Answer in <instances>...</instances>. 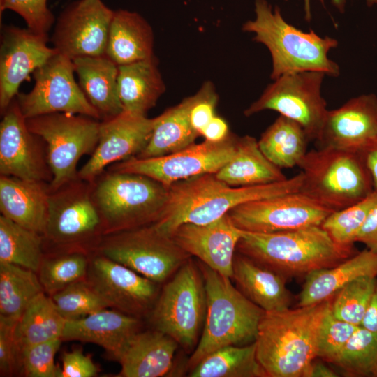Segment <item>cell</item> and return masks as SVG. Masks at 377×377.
<instances>
[{
  "mask_svg": "<svg viewBox=\"0 0 377 377\" xmlns=\"http://www.w3.org/2000/svg\"><path fill=\"white\" fill-rule=\"evenodd\" d=\"M360 152L371 175L374 191L377 192V140Z\"/></svg>",
  "mask_w": 377,
  "mask_h": 377,
  "instance_id": "816d5d0a",
  "label": "cell"
},
{
  "mask_svg": "<svg viewBox=\"0 0 377 377\" xmlns=\"http://www.w3.org/2000/svg\"><path fill=\"white\" fill-rule=\"evenodd\" d=\"M377 278L363 276L341 288L333 297L331 310L339 319L360 326Z\"/></svg>",
  "mask_w": 377,
  "mask_h": 377,
  "instance_id": "b9f144b4",
  "label": "cell"
},
{
  "mask_svg": "<svg viewBox=\"0 0 377 377\" xmlns=\"http://www.w3.org/2000/svg\"><path fill=\"white\" fill-rule=\"evenodd\" d=\"M191 377H267L256 357L255 342L212 352L190 371Z\"/></svg>",
  "mask_w": 377,
  "mask_h": 377,
  "instance_id": "e575fe53",
  "label": "cell"
},
{
  "mask_svg": "<svg viewBox=\"0 0 377 377\" xmlns=\"http://www.w3.org/2000/svg\"><path fill=\"white\" fill-rule=\"evenodd\" d=\"M375 377H377V371H376V376H375Z\"/></svg>",
  "mask_w": 377,
  "mask_h": 377,
  "instance_id": "9f6ffc18",
  "label": "cell"
},
{
  "mask_svg": "<svg viewBox=\"0 0 377 377\" xmlns=\"http://www.w3.org/2000/svg\"><path fill=\"white\" fill-rule=\"evenodd\" d=\"M66 320L45 292L35 297L18 319L15 336L22 351L37 343L61 339Z\"/></svg>",
  "mask_w": 377,
  "mask_h": 377,
  "instance_id": "836d02e7",
  "label": "cell"
},
{
  "mask_svg": "<svg viewBox=\"0 0 377 377\" xmlns=\"http://www.w3.org/2000/svg\"><path fill=\"white\" fill-rule=\"evenodd\" d=\"M239 252L285 278L331 268L357 252L336 243L320 226L260 233L241 230Z\"/></svg>",
  "mask_w": 377,
  "mask_h": 377,
  "instance_id": "3957f363",
  "label": "cell"
},
{
  "mask_svg": "<svg viewBox=\"0 0 377 377\" xmlns=\"http://www.w3.org/2000/svg\"><path fill=\"white\" fill-rule=\"evenodd\" d=\"M255 13L256 17L246 22L242 30L253 33V40L269 50L272 80L302 71H320L334 77L339 75V66L328 57L338 45L336 39L295 27L283 19L279 7L273 10L266 0H256Z\"/></svg>",
  "mask_w": 377,
  "mask_h": 377,
  "instance_id": "277c9868",
  "label": "cell"
},
{
  "mask_svg": "<svg viewBox=\"0 0 377 377\" xmlns=\"http://www.w3.org/2000/svg\"><path fill=\"white\" fill-rule=\"evenodd\" d=\"M377 205V192L342 209L330 213L320 226L338 244L353 246L355 237L370 211Z\"/></svg>",
  "mask_w": 377,
  "mask_h": 377,
  "instance_id": "ab89813d",
  "label": "cell"
},
{
  "mask_svg": "<svg viewBox=\"0 0 377 377\" xmlns=\"http://www.w3.org/2000/svg\"><path fill=\"white\" fill-rule=\"evenodd\" d=\"M338 375L324 363L314 360L306 368L303 377H337Z\"/></svg>",
  "mask_w": 377,
  "mask_h": 377,
  "instance_id": "db71d44e",
  "label": "cell"
},
{
  "mask_svg": "<svg viewBox=\"0 0 377 377\" xmlns=\"http://www.w3.org/2000/svg\"><path fill=\"white\" fill-rule=\"evenodd\" d=\"M179 346L168 334L153 329L137 332L117 361L121 377H161L170 373Z\"/></svg>",
  "mask_w": 377,
  "mask_h": 377,
  "instance_id": "cb8c5ba5",
  "label": "cell"
},
{
  "mask_svg": "<svg viewBox=\"0 0 377 377\" xmlns=\"http://www.w3.org/2000/svg\"><path fill=\"white\" fill-rule=\"evenodd\" d=\"M360 326L377 334V280Z\"/></svg>",
  "mask_w": 377,
  "mask_h": 377,
  "instance_id": "f5cc1de1",
  "label": "cell"
},
{
  "mask_svg": "<svg viewBox=\"0 0 377 377\" xmlns=\"http://www.w3.org/2000/svg\"><path fill=\"white\" fill-rule=\"evenodd\" d=\"M50 184L1 175V215L43 235L48 211Z\"/></svg>",
  "mask_w": 377,
  "mask_h": 377,
  "instance_id": "d4e9b609",
  "label": "cell"
},
{
  "mask_svg": "<svg viewBox=\"0 0 377 377\" xmlns=\"http://www.w3.org/2000/svg\"><path fill=\"white\" fill-rule=\"evenodd\" d=\"M198 264L205 281L207 311L200 340L186 363L190 371L219 348L254 342L265 312L234 286L230 278L200 261Z\"/></svg>",
  "mask_w": 377,
  "mask_h": 377,
  "instance_id": "5b68a950",
  "label": "cell"
},
{
  "mask_svg": "<svg viewBox=\"0 0 377 377\" xmlns=\"http://www.w3.org/2000/svg\"><path fill=\"white\" fill-rule=\"evenodd\" d=\"M154 37L147 21L136 12L114 10L105 55L118 66L148 59L154 55Z\"/></svg>",
  "mask_w": 377,
  "mask_h": 377,
  "instance_id": "83f0119b",
  "label": "cell"
},
{
  "mask_svg": "<svg viewBox=\"0 0 377 377\" xmlns=\"http://www.w3.org/2000/svg\"><path fill=\"white\" fill-rule=\"evenodd\" d=\"M348 376H374L377 371V334L359 326L330 362Z\"/></svg>",
  "mask_w": 377,
  "mask_h": 377,
  "instance_id": "f35d334b",
  "label": "cell"
},
{
  "mask_svg": "<svg viewBox=\"0 0 377 377\" xmlns=\"http://www.w3.org/2000/svg\"><path fill=\"white\" fill-rule=\"evenodd\" d=\"M363 276L377 278V252L368 249L336 266L306 275L297 306L312 305L333 298L344 286Z\"/></svg>",
  "mask_w": 377,
  "mask_h": 377,
  "instance_id": "4316f807",
  "label": "cell"
},
{
  "mask_svg": "<svg viewBox=\"0 0 377 377\" xmlns=\"http://www.w3.org/2000/svg\"><path fill=\"white\" fill-rule=\"evenodd\" d=\"M231 279L246 298L265 311L284 310L291 304L284 276L237 251Z\"/></svg>",
  "mask_w": 377,
  "mask_h": 377,
  "instance_id": "484cf974",
  "label": "cell"
},
{
  "mask_svg": "<svg viewBox=\"0 0 377 377\" xmlns=\"http://www.w3.org/2000/svg\"><path fill=\"white\" fill-rule=\"evenodd\" d=\"M18 320L0 315V374H21V351L15 336Z\"/></svg>",
  "mask_w": 377,
  "mask_h": 377,
  "instance_id": "bcb514c9",
  "label": "cell"
},
{
  "mask_svg": "<svg viewBox=\"0 0 377 377\" xmlns=\"http://www.w3.org/2000/svg\"><path fill=\"white\" fill-rule=\"evenodd\" d=\"M355 242H361L369 250L377 252V205L367 215L355 237Z\"/></svg>",
  "mask_w": 377,
  "mask_h": 377,
  "instance_id": "681fc988",
  "label": "cell"
},
{
  "mask_svg": "<svg viewBox=\"0 0 377 377\" xmlns=\"http://www.w3.org/2000/svg\"><path fill=\"white\" fill-rule=\"evenodd\" d=\"M47 34L15 26L3 27L0 46V109L1 113L19 93L31 73L58 52L47 45Z\"/></svg>",
  "mask_w": 377,
  "mask_h": 377,
  "instance_id": "d6986e66",
  "label": "cell"
},
{
  "mask_svg": "<svg viewBox=\"0 0 377 377\" xmlns=\"http://www.w3.org/2000/svg\"><path fill=\"white\" fill-rule=\"evenodd\" d=\"M0 124V173L27 180L50 183L45 144L27 127L15 98L1 113Z\"/></svg>",
  "mask_w": 377,
  "mask_h": 377,
  "instance_id": "ac0fdd59",
  "label": "cell"
},
{
  "mask_svg": "<svg viewBox=\"0 0 377 377\" xmlns=\"http://www.w3.org/2000/svg\"><path fill=\"white\" fill-rule=\"evenodd\" d=\"M207 311L205 281L198 263L190 258L166 281L149 317L153 328L173 339L184 350L195 348Z\"/></svg>",
  "mask_w": 377,
  "mask_h": 377,
  "instance_id": "9c48e42d",
  "label": "cell"
},
{
  "mask_svg": "<svg viewBox=\"0 0 377 377\" xmlns=\"http://www.w3.org/2000/svg\"><path fill=\"white\" fill-rule=\"evenodd\" d=\"M103 236L91 196V184L77 179L50 190L43 247L50 253H93Z\"/></svg>",
  "mask_w": 377,
  "mask_h": 377,
  "instance_id": "ba28073f",
  "label": "cell"
},
{
  "mask_svg": "<svg viewBox=\"0 0 377 377\" xmlns=\"http://www.w3.org/2000/svg\"><path fill=\"white\" fill-rule=\"evenodd\" d=\"M193 96L187 97L177 105L155 117L151 138L138 158L167 155L195 143L200 134L191 121Z\"/></svg>",
  "mask_w": 377,
  "mask_h": 377,
  "instance_id": "1f68e13d",
  "label": "cell"
},
{
  "mask_svg": "<svg viewBox=\"0 0 377 377\" xmlns=\"http://www.w3.org/2000/svg\"><path fill=\"white\" fill-rule=\"evenodd\" d=\"M142 324L140 318L106 308L66 320L61 340L95 343L117 361L129 340L141 330Z\"/></svg>",
  "mask_w": 377,
  "mask_h": 377,
  "instance_id": "603a6c76",
  "label": "cell"
},
{
  "mask_svg": "<svg viewBox=\"0 0 377 377\" xmlns=\"http://www.w3.org/2000/svg\"><path fill=\"white\" fill-rule=\"evenodd\" d=\"M193 96L191 110V121L193 128L200 134L202 129L215 116L218 102L216 89L211 82H206Z\"/></svg>",
  "mask_w": 377,
  "mask_h": 377,
  "instance_id": "7dc6e473",
  "label": "cell"
},
{
  "mask_svg": "<svg viewBox=\"0 0 377 377\" xmlns=\"http://www.w3.org/2000/svg\"><path fill=\"white\" fill-rule=\"evenodd\" d=\"M302 173L285 180L256 186H231L215 174L198 175L167 186L163 209L151 225L171 237L182 224H206L248 202L300 191Z\"/></svg>",
  "mask_w": 377,
  "mask_h": 377,
  "instance_id": "6da1fadb",
  "label": "cell"
},
{
  "mask_svg": "<svg viewBox=\"0 0 377 377\" xmlns=\"http://www.w3.org/2000/svg\"><path fill=\"white\" fill-rule=\"evenodd\" d=\"M230 133L226 121L216 115L201 131V135L205 138V140L211 142L221 141Z\"/></svg>",
  "mask_w": 377,
  "mask_h": 377,
  "instance_id": "f907efd6",
  "label": "cell"
},
{
  "mask_svg": "<svg viewBox=\"0 0 377 377\" xmlns=\"http://www.w3.org/2000/svg\"><path fill=\"white\" fill-rule=\"evenodd\" d=\"M310 140L297 122L280 115L258 140L264 155L279 168L298 166Z\"/></svg>",
  "mask_w": 377,
  "mask_h": 377,
  "instance_id": "d6a6232c",
  "label": "cell"
},
{
  "mask_svg": "<svg viewBox=\"0 0 377 377\" xmlns=\"http://www.w3.org/2000/svg\"><path fill=\"white\" fill-rule=\"evenodd\" d=\"M298 167L302 173L300 192L332 212L350 206L374 191L360 151L318 147L307 151Z\"/></svg>",
  "mask_w": 377,
  "mask_h": 377,
  "instance_id": "8992f818",
  "label": "cell"
},
{
  "mask_svg": "<svg viewBox=\"0 0 377 377\" xmlns=\"http://www.w3.org/2000/svg\"><path fill=\"white\" fill-rule=\"evenodd\" d=\"M29 129L45 144L52 173L50 190L78 179L77 165L85 154H92L98 145L100 121L90 117L65 112L26 119Z\"/></svg>",
  "mask_w": 377,
  "mask_h": 377,
  "instance_id": "30bf717a",
  "label": "cell"
},
{
  "mask_svg": "<svg viewBox=\"0 0 377 377\" xmlns=\"http://www.w3.org/2000/svg\"><path fill=\"white\" fill-rule=\"evenodd\" d=\"M94 252L158 284L170 279L192 257L151 224L103 235Z\"/></svg>",
  "mask_w": 377,
  "mask_h": 377,
  "instance_id": "8fae6325",
  "label": "cell"
},
{
  "mask_svg": "<svg viewBox=\"0 0 377 377\" xmlns=\"http://www.w3.org/2000/svg\"><path fill=\"white\" fill-rule=\"evenodd\" d=\"M358 327L337 318L332 313L330 306L320 325L317 357L330 363Z\"/></svg>",
  "mask_w": 377,
  "mask_h": 377,
  "instance_id": "7bdbcfd3",
  "label": "cell"
},
{
  "mask_svg": "<svg viewBox=\"0 0 377 377\" xmlns=\"http://www.w3.org/2000/svg\"><path fill=\"white\" fill-rule=\"evenodd\" d=\"M376 140L377 96L369 94L327 110L316 142L318 147L361 151Z\"/></svg>",
  "mask_w": 377,
  "mask_h": 377,
  "instance_id": "44dd1931",
  "label": "cell"
},
{
  "mask_svg": "<svg viewBox=\"0 0 377 377\" xmlns=\"http://www.w3.org/2000/svg\"><path fill=\"white\" fill-rule=\"evenodd\" d=\"M72 61L78 84L101 119L120 114L124 110L118 91V66L105 54Z\"/></svg>",
  "mask_w": 377,
  "mask_h": 377,
  "instance_id": "f1b7e54d",
  "label": "cell"
},
{
  "mask_svg": "<svg viewBox=\"0 0 377 377\" xmlns=\"http://www.w3.org/2000/svg\"><path fill=\"white\" fill-rule=\"evenodd\" d=\"M47 0H0L1 14L10 10L20 15L29 29L47 34L54 22V16L47 5Z\"/></svg>",
  "mask_w": 377,
  "mask_h": 377,
  "instance_id": "f6af8a7d",
  "label": "cell"
},
{
  "mask_svg": "<svg viewBox=\"0 0 377 377\" xmlns=\"http://www.w3.org/2000/svg\"><path fill=\"white\" fill-rule=\"evenodd\" d=\"M332 212L298 191L241 204L228 215L242 230L272 233L320 226Z\"/></svg>",
  "mask_w": 377,
  "mask_h": 377,
  "instance_id": "9a60e30c",
  "label": "cell"
},
{
  "mask_svg": "<svg viewBox=\"0 0 377 377\" xmlns=\"http://www.w3.org/2000/svg\"><path fill=\"white\" fill-rule=\"evenodd\" d=\"M61 339L45 341L21 351V374L28 377H59L60 369L54 357L61 346Z\"/></svg>",
  "mask_w": 377,
  "mask_h": 377,
  "instance_id": "ee69618b",
  "label": "cell"
},
{
  "mask_svg": "<svg viewBox=\"0 0 377 377\" xmlns=\"http://www.w3.org/2000/svg\"><path fill=\"white\" fill-rule=\"evenodd\" d=\"M323 3V0H320ZM369 6L377 4V0H366ZM333 4L341 11L344 10L346 0H332ZM305 19L309 21L311 17L310 0H304Z\"/></svg>",
  "mask_w": 377,
  "mask_h": 377,
  "instance_id": "11a10c76",
  "label": "cell"
},
{
  "mask_svg": "<svg viewBox=\"0 0 377 377\" xmlns=\"http://www.w3.org/2000/svg\"><path fill=\"white\" fill-rule=\"evenodd\" d=\"M89 255L81 251L45 254L37 272L44 292L51 296L70 284L86 279Z\"/></svg>",
  "mask_w": 377,
  "mask_h": 377,
  "instance_id": "74e56055",
  "label": "cell"
},
{
  "mask_svg": "<svg viewBox=\"0 0 377 377\" xmlns=\"http://www.w3.org/2000/svg\"><path fill=\"white\" fill-rule=\"evenodd\" d=\"M154 122L155 118L124 110L102 120L98 145L78 171V178L92 184L108 165L137 156L148 144Z\"/></svg>",
  "mask_w": 377,
  "mask_h": 377,
  "instance_id": "ffe728a7",
  "label": "cell"
},
{
  "mask_svg": "<svg viewBox=\"0 0 377 377\" xmlns=\"http://www.w3.org/2000/svg\"><path fill=\"white\" fill-rule=\"evenodd\" d=\"M114 10L102 0H77L59 15L51 41L71 60L105 54Z\"/></svg>",
  "mask_w": 377,
  "mask_h": 377,
  "instance_id": "e0dca14e",
  "label": "cell"
},
{
  "mask_svg": "<svg viewBox=\"0 0 377 377\" xmlns=\"http://www.w3.org/2000/svg\"><path fill=\"white\" fill-rule=\"evenodd\" d=\"M50 297L66 320L81 318L109 307L86 279L70 284Z\"/></svg>",
  "mask_w": 377,
  "mask_h": 377,
  "instance_id": "60d3db41",
  "label": "cell"
},
{
  "mask_svg": "<svg viewBox=\"0 0 377 377\" xmlns=\"http://www.w3.org/2000/svg\"><path fill=\"white\" fill-rule=\"evenodd\" d=\"M325 75L320 71L283 75L274 80L244 114L249 117L266 110L276 111L300 124L310 141L316 140L328 110L320 92Z\"/></svg>",
  "mask_w": 377,
  "mask_h": 377,
  "instance_id": "7c38bea8",
  "label": "cell"
},
{
  "mask_svg": "<svg viewBox=\"0 0 377 377\" xmlns=\"http://www.w3.org/2000/svg\"><path fill=\"white\" fill-rule=\"evenodd\" d=\"M118 91L124 111L146 116L165 86L155 57L118 66Z\"/></svg>",
  "mask_w": 377,
  "mask_h": 377,
  "instance_id": "f546056e",
  "label": "cell"
},
{
  "mask_svg": "<svg viewBox=\"0 0 377 377\" xmlns=\"http://www.w3.org/2000/svg\"><path fill=\"white\" fill-rule=\"evenodd\" d=\"M167 186L148 177L110 170L91 184L103 235L151 225L160 216Z\"/></svg>",
  "mask_w": 377,
  "mask_h": 377,
  "instance_id": "52a82bcc",
  "label": "cell"
},
{
  "mask_svg": "<svg viewBox=\"0 0 377 377\" xmlns=\"http://www.w3.org/2000/svg\"><path fill=\"white\" fill-rule=\"evenodd\" d=\"M61 360L62 367L59 377H94L98 374L97 366L81 350L64 353Z\"/></svg>",
  "mask_w": 377,
  "mask_h": 377,
  "instance_id": "c3c4849f",
  "label": "cell"
},
{
  "mask_svg": "<svg viewBox=\"0 0 377 377\" xmlns=\"http://www.w3.org/2000/svg\"><path fill=\"white\" fill-rule=\"evenodd\" d=\"M241 230L227 214L206 224L183 223L172 233L175 243L191 256L231 279Z\"/></svg>",
  "mask_w": 377,
  "mask_h": 377,
  "instance_id": "7402d4cb",
  "label": "cell"
},
{
  "mask_svg": "<svg viewBox=\"0 0 377 377\" xmlns=\"http://www.w3.org/2000/svg\"><path fill=\"white\" fill-rule=\"evenodd\" d=\"M73 61L57 52L32 73L34 85L15 100L25 119L65 112L101 119L74 78Z\"/></svg>",
  "mask_w": 377,
  "mask_h": 377,
  "instance_id": "4fadbf2b",
  "label": "cell"
},
{
  "mask_svg": "<svg viewBox=\"0 0 377 377\" xmlns=\"http://www.w3.org/2000/svg\"><path fill=\"white\" fill-rule=\"evenodd\" d=\"M86 279L109 307L140 319L160 293L158 283L96 252L89 255Z\"/></svg>",
  "mask_w": 377,
  "mask_h": 377,
  "instance_id": "2e32d148",
  "label": "cell"
},
{
  "mask_svg": "<svg viewBox=\"0 0 377 377\" xmlns=\"http://www.w3.org/2000/svg\"><path fill=\"white\" fill-rule=\"evenodd\" d=\"M44 256L42 235L1 215L0 262L38 272Z\"/></svg>",
  "mask_w": 377,
  "mask_h": 377,
  "instance_id": "8d00e7d4",
  "label": "cell"
},
{
  "mask_svg": "<svg viewBox=\"0 0 377 377\" xmlns=\"http://www.w3.org/2000/svg\"><path fill=\"white\" fill-rule=\"evenodd\" d=\"M42 292L37 272L0 262V315L18 320Z\"/></svg>",
  "mask_w": 377,
  "mask_h": 377,
  "instance_id": "d590c367",
  "label": "cell"
},
{
  "mask_svg": "<svg viewBox=\"0 0 377 377\" xmlns=\"http://www.w3.org/2000/svg\"><path fill=\"white\" fill-rule=\"evenodd\" d=\"M237 138L230 133L221 141L193 143L167 155L131 156L113 165L110 170L142 175L168 186L198 175L215 174L233 156Z\"/></svg>",
  "mask_w": 377,
  "mask_h": 377,
  "instance_id": "5bb4252c",
  "label": "cell"
},
{
  "mask_svg": "<svg viewBox=\"0 0 377 377\" xmlns=\"http://www.w3.org/2000/svg\"><path fill=\"white\" fill-rule=\"evenodd\" d=\"M332 299L264 312L254 342L257 360L267 377H303L317 357L320 325Z\"/></svg>",
  "mask_w": 377,
  "mask_h": 377,
  "instance_id": "7a4b0ae2",
  "label": "cell"
},
{
  "mask_svg": "<svg viewBox=\"0 0 377 377\" xmlns=\"http://www.w3.org/2000/svg\"><path fill=\"white\" fill-rule=\"evenodd\" d=\"M215 175L231 186L266 184L287 179L281 169L264 155L258 140L250 135L237 138L233 156Z\"/></svg>",
  "mask_w": 377,
  "mask_h": 377,
  "instance_id": "4dcf8cb0",
  "label": "cell"
}]
</instances>
